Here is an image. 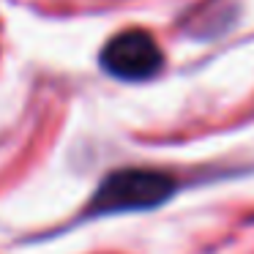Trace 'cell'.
Here are the masks:
<instances>
[{
    "label": "cell",
    "instance_id": "7a4b0ae2",
    "mask_svg": "<svg viewBox=\"0 0 254 254\" xmlns=\"http://www.w3.org/2000/svg\"><path fill=\"white\" fill-rule=\"evenodd\" d=\"M99 63L115 79L145 82V79H153L164 68V52L150 33L131 28L107 41L99 55Z\"/></svg>",
    "mask_w": 254,
    "mask_h": 254
},
{
    "label": "cell",
    "instance_id": "6da1fadb",
    "mask_svg": "<svg viewBox=\"0 0 254 254\" xmlns=\"http://www.w3.org/2000/svg\"><path fill=\"white\" fill-rule=\"evenodd\" d=\"M178 183L172 175L159 170H118L110 172L99 183L93 199L85 208V216H115V213H134V210H150L175 194Z\"/></svg>",
    "mask_w": 254,
    "mask_h": 254
}]
</instances>
